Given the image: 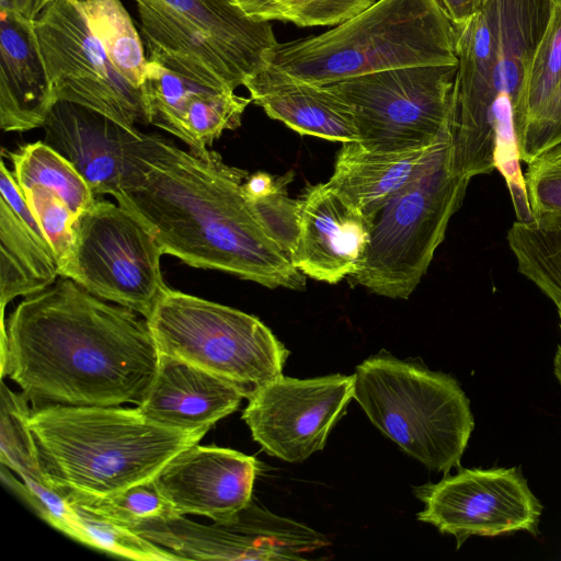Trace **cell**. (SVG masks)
<instances>
[{
    "label": "cell",
    "mask_w": 561,
    "mask_h": 561,
    "mask_svg": "<svg viewBox=\"0 0 561 561\" xmlns=\"http://www.w3.org/2000/svg\"><path fill=\"white\" fill-rule=\"evenodd\" d=\"M456 28L457 72L448 121L450 165L469 180L495 170L493 163L497 59L495 0Z\"/></svg>",
    "instance_id": "4fadbf2b"
},
{
    "label": "cell",
    "mask_w": 561,
    "mask_h": 561,
    "mask_svg": "<svg viewBox=\"0 0 561 561\" xmlns=\"http://www.w3.org/2000/svg\"><path fill=\"white\" fill-rule=\"evenodd\" d=\"M140 89L148 124L192 150L207 149L225 130L237 129L252 102L232 90L192 81L148 58Z\"/></svg>",
    "instance_id": "d6986e66"
},
{
    "label": "cell",
    "mask_w": 561,
    "mask_h": 561,
    "mask_svg": "<svg viewBox=\"0 0 561 561\" xmlns=\"http://www.w3.org/2000/svg\"><path fill=\"white\" fill-rule=\"evenodd\" d=\"M148 59L192 81L234 91L267 66L278 43L270 22L229 0H135Z\"/></svg>",
    "instance_id": "8992f818"
},
{
    "label": "cell",
    "mask_w": 561,
    "mask_h": 561,
    "mask_svg": "<svg viewBox=\"0 0 561 561\" xmlns=\"http://www.w3.org/2000/svg\"><path fill=\"white\" fill-rule=\"evenodd\" d=\"M520 152L512 112L496 114L494 123V168L501 173L510 191L517 221L534 219L520 168Z\"/></svg>",
    "instance_id": "836d02e7"
},
{
    "label": "cell",
    "mask_w": 561,
    "mask_h": 561,
    "mask_svg": "<svg viewBox=\"0 0 561 561\" xmlns=\"http://www.w3.org/2000/svg\"><path fill=\"white\" fill-rule=\"evenodd\" d=\"M33 23L57 101L89 107L128 126L148 125L141 89L112 65L75 0H53Z\"/></svg>",
    "instance_id": "8fae6325"
},
{
    "label": "cell",
    "mask_w": 561,
    "mask_h": 561,
    "mask_svg": "<svg viewBox=\"0 0 561 561\" xmlns=\"http://www.w3.org/2000/svg\"><path fill=\"white\" fill-rule=\"evenodd\" d=\"M248 172L209 148L182 149L148 134L113 196L150 230L163 254L270 288H305L306 276L244 191Z\"/></svg>",
    "instance_id": "6da1fadb"
},
{
    "label": "cell",
    "mask_w": 561,
    "mask_h": 561,
    "mask_svg": "<svg viewBox=\"0 0 561 561\" xmlns=\"http://www.w3.org/2000/svg\"><path fill=\"white\" fill-rule=\"evenodd\" d=\"M12 174L21 190L37 185L51 190L78 218L96 199L77 169L43 140L7 152Z\"/></svg>",
    "instance_id": "4316f807"
},
{
    "label": "cell",
    "mask_w": 561,
    "mask_h": 561,
    "mask_svg": "<svg viewBox=\"0 0 561 561\" xmlns=\"http://www.w3.org/2000/svg\"><path fill=\"white\" fill-rule=\"evenodd\" d=\"M21 191L47 238L60 270L71 253L78 218L62 198L51 190L34 185Z\"/></svg>",
    "instance_id": "d6a6232c"
},
{
    "label": "cell",
    "mask_w": 561,
    "mask_h": 561,
    "mask_svg": "<svg viewBox=\"0 0 561 561\" xmlns=\"http://www.w3.org/2000/svg\"><path fill=\"white\" fill-rule=\"evenodd\" d=\"M556 307H557V311L561 312V305H556Z\"/></svg>",
    "instance_id": "60d3db41"
},
{
    "label": "cell",
    "mask_w": 561,
    "mask_h": 561,
    "mask_svg": "<svg viewBox=\"0 0 561 561\" xmlns=\"http://www.w3.org/2000/svg\"><path fill=\"white\" fill-rule=\"evenodd\" d=\"M526 164L524 180L534 218L561 213V144Z\"/></svg>",
    "instance_id": "e575fe53"
},
{
    "label": "cell",
    "mask_w": 561,
    "mask_h": 561,
    "mask_svg": "<svg viewBox=\"0 0 561 561\" xmlns=\"http://www.w3.org/2000/svg\"><path fill=\"white\" fill-rule=\"evenodd\" d=\"M297 225L290 257L305 276L337 284L359 271L373 224L328 182L308 186L298 198Z\"/></svg>",
    "instance_id": "e0dca14e"
},
{
    "label": "cell",
    "mask_w": 561,
    "mask_h": 561,
    "mask_svg": "<svg viewBox=\"0 0 561 561\" xmlns=\"http://www.w3.org/2000/svg\"><path fill=\"white\" fill-rule=\"evenodd\" d=\"M456 65L373 72L327 85L352 108L358 141L369 150L433 145L448 129Z\"/></svg>",
    "instance_id": "30bf717a"
},
{
    "label": "cell",
    "mask_w": 561,
    "mask_h": 561,
    "mask_svg": "<svg viewBox=\"0 0 561 561\" xmlns=\"http://www.w3.org/2000/svg\"><path fill=\"white\" fill-rule=\"evenodd\" d=\"M254 21L291 22L297 26H335L375 0H229Z\"/></svg>",
    "instance_id": "f546056e"
},
{
    "label": "cell",
    "mask_w": 561,
    "mask_h": 561,
    "mask_svg": "<svg viewBox=\"0 0 561 561\" xmlns=\"http://www.w3.org/2000/svg\"><path fill=\"white\" fill-rule=\"evenodd\" d=\"M443 136L433 145L404 151H375L359 141L343 142L328 184L373 224L390 198L425 165Z\"/></svg>",
    "instance_id": "cb8c5ba5"
},
{
    "label": "cell",
    "mask_w": 561,
    "mask_h": 561,
    "mask_svg": "<svg viewBox=\"0 0 561 561\" xmlns=\"http://www.w3.org/2000/svg\"><path fill=\"white\" fill-rule=\"evenodd\" d=\"M517 141L520 160L525 163L561 144V80L539 114L517 137Z\"/></svg>",
    "instance_id": "d590c367"
},
{
    "label": "cell",
    "mask_w": 561,
    "mask_h": 561,
    "mask_svg": "<svg viewBox=\"0 0 561 561\" xmlns=\"http://www.w3.org/2000/svg\"><path fill=\"white\" fill-rule=\"evenodd\" d=\"M53 0H31L27 18L34 20L36 15Z\"/></svg>",
    "instance_id": "f35d334b"
},
{
    "label": "cell",
    "mask_w": 561,
    "mask_h": 561,
    "mask_svg": "<svg viewBox=\"0 0 561 561\" xmlns=\"http://www.w3.org/2000/svg\"><path fill=\"white\" fill-rule=\"evenodd\" d=\"M353 397V375L310 379L282 375L249 400L242 419L267 454L301 462L323 449Z\"/></svg>",
    "instance_id": "5bb4252c"
},
{
    "label": "cell",
    "mask_w": 561,
    "mask_h": 561,
    "mask_svg": "<svg viewBox=\"0 0 561 561\" xmlns=\"http://www.w3.org/2000/svg\"><path fill=\"white\" fill-rule=\"evenodd\" d=\"M470 181L451 169L447 130L420 172L375 217L364 262L352 276L356 284L388 298H409L444 241Z\"/></svg>",
    "instance_id": "52a82bcc"
},
{
    "label": "cell",
    "mask_w": 561,
    "mask_h": 561,
    "mask_svg": "<svg viewBox=\"0 0 561 561\" xmlns=\"http://www.w3.org/2000/svg\"><path fill=\"white\" fill-rule=\"evenodd\" d=\"M112 65L140 89L147 70L144 44L121 0H75Z\"/></svg>",
    "instance_id": "83f0119b"
},
{
    "label": "cell",
    "mask_w": 561,
    "mask_h": 561,
    "mask_svg": "<svg viewBox=\"0 0 561 561\" xmlns=\"http://www.w3.org/2000/svg\"><path fill=\"white\" fill-rule=\"evenodd\" d=\"M414 491L424 503L417 519L454 536L457 548L470 536L538 534L542 507L519 468L461 469Z\"/></svg>",
    "instance_id": "7c38bea8"
},
{
    "label": "cell",
    "mask_w": 561,
    "mask_h": 561,
    "mask_svg": "<svg viewBox=\"0 0 561 561\" xmlns=\"http://www.w3.org/2000/svg\"><path fill=\"white\" fill-rule=\"evenodd\" d=\"M253 103L300 135L358 141L351 106L327 85L301 82L267 66L243 84Z\"/></svg>",
    "instance_id": "603a6c76"
},
{
    "label": "cell",
    "mask_w": 561,
    "mask_h": 561,
    "mask_svg": "<svg viewBox=\"0 0 561 561\" xmlns=\"http://www.w3.org/2000/svg\"><path fill=\"white\" fill-rule=\"evenodd\" d=\"M159 364L147 319L59 276L1 318V376L32 409L144 401Z\"/></svg>",
    "instance_id": "7a4b0ae2"
},
{
    "label": "cell",
    "mask_w": 561,
    "mask_h": 561,
    "mask_svg": "<svg viewBox=\"0 0 561 561\" xmlns=\"http://www.w3.org/2000/svg\"><path fill=\"white\" fill-rule=\"evenodd\" d=\"M147 322L159 354L215 375L248 400L282 376L289 355L259 318L170 287Z\"/></svg>",
    "instance_id": "ba28073f"
},
{
    "label": "cell",
    "mask_w": 561,
    "mask_h": 561,
    "mask_svg": "<svg viewBox=\"0 0 561 561\" xmlns=\"http://www.w3.org/2000/svg\"><path fill=\"white\" fill-rule=\"evenodd\" d=\"M257 470L252 456L196 444L171 458L152 481L175 514L227 522L252 502Z\"/></svg>",
    "instance_id": "2e32d148"
},
{
    "label": "cell",
    "mask_w": 561,
    "mask_h": 561,
    "mask_svg": "<svg viewBox=\"0 0 561 561\" xmlns=\"http://www.w3.org/2000/svg\"><path fill=\"white\" fill-rule=\"evenodd\" d=\"M128 528L181 560H289L298 546L293 519L252 502L232 519L213 525L173 513Z\"/></svg>",
    "instance_id": "9a60e30c"
},
{
    "label": "cell",
    "mask_w": 561,
    "mask_h": 561,
    "mask_svg": "<svg viewBox=\"0 0 561 561\" xmlns=\"http://www.w3.org/2000/svg\"><path fill=\"white\" fill-rule=\"evenodd\" d=\"M456 64V28L438 0H378L320 35L278 44L267 57L268 68L318 85Z\"/></svg>",
    "instance_id": "277c9868"
},
{
    "label": "cell",
    "mask_w": 561,
    "mask_h": 561,
    "mask_svg": "<svg viewBox=\"0 0 561 561\" xmlns=\"http://www.w3.org/2000/svg\"><path fill=\"white\" fill-rule=\"evenodd\" d=\"M31 0H0V9L14 10L27 16Z\"/></svg>",
    "instance_id": "74e56055"
},
{
    "label": "cell",
    "mask_w": 561,
    "mask_h": 561,
    "mask_svg": "<svg viewBox=\"0 0 561 561\" xmlns=\"http://www.w3.org/2000/svg\"><path fill=\"white\" fill-rule=\"evenodd\" d=\"M558 316H559V320H560V330H561V312H558ZM553 371H554L557 379L561 383V341L558 345V348H557V352L554 355Z\"/></svg>",
    "instance_id": "ab89813d"
},
{
    "label": "cell",
    "mask_w": 561,
    "mask_h": 561,
    "mask_svg": "<svg viewBox=\"0 0 561 561\" xmlns=\"http://www.w3.org/2000/svg\"><path fill=\"white\" fill-rule=\"evenodd\" d=\"M67 501L75 514L76 540L133 560H181L169 550L156 546L129 528L101 516L79 503Z\"/></svg>",
    "instance_id": "4dcf8cb0"
},
{
    "label": "cell",
    "mask_w": 561,
    "mask_h": 561,
    "mask_svg": "<svg viewBox=\"0 0 561 561\" xmlns=\"http://www.w3.org/2000/svg\"><path fill=\"white\" fill-rule=\"evenodd\" d=\"M158 241L129 209L98 198L80 214L75 242L59 276L148 318L168 287Z\"/></svg>",
    "instance_id": "9c48e42d"
},
{
    "label": "cell",
    "mask_w": 561,
    "mask_h": 561,
    "mask_svg": "<svg viewBox=\"0 0 561 561\" xmlns=\"http://www.w3.org/2000/svg\"><path fill=\"white\" fill-rule=\"evenodd\" d=\"M485 1L486 0H438L455 27L469 21L483 7Z\"/></svg>",
    "instance_id": "8d00e7d4"
},
{
    "label": "cell",
    "mask_w": 561,
    "mask_h": 561,
    "mask_svg": "<svg viewBox=\"0 0 561 561\" xmlns=\"http://www.w3.org/2000/svg\"><path fill=\"white\" fill-rule=\"evenodd\" d=\"M57 98L32 19L0 9V127H42Z\"/></svg>",
    "instance_id": "ffe728a7"
},
{
    "label": "cell",
    "mask_w": 561,
    "mask_h": 561,
    "mask_svg": "<svg viewBox=\"0 0 561 561\" xmlns=\"http://www.w3.org/2000/svg\"><path fill=\"white\" fill-rule=\"evenodd\" d=\"M242 398L236 388L215 375L159 354L154 378L137 408L150 422L165 427L210 428L234 412Z\"/></svg>",
    "instance_id": "7402d4cb"
},
{
    "label": "cell",
    "mask_w": 561,
    "mask_h": 561,
    "mask_svg": "<svg viewBox=\"0 0 561 561\" xmlns=\"http://www.w3.org/2000/svg\"><path fill=\"white\" fill-rule=\"evenodd\" d=\"M43 141L65 157L99 196H114L148 134L89 107L57 101L44 125Z\"/></svg>",
    "instance_id": "ac0fdd59"
},
{
    "label": "cell",
    "mask_w": 561,
    "mask_h": 561,
    "mask_svg": "<svg viewBox=\"0 0 561 561\" xmlns=\"http://www.w3.org/2000/svg\"><path fill=\"white\" fill-rule=\"evenodd\" d=\"M64 496L127 528L145 519L165 517L174 513L152 480L105 496Z\"/></svg>",
    "instance_id": "1f68e13d"
},
{
    "label": "cell",
    "mask_w": 561,
    "mask_h": 561,
    "mask_svg": "<svg viewBox=\"0 0 561 561\" xmlns=\"http://www.w3.org/2000/svg\"><path fill=\"white\" fill-rule=\"evenodd\" d=\"M353 376V398L380 432L431 470L459 467L474 421L455 378L381 353Z\"/></svg>",
    "instance_id": "5b68a950"
},
{
    "label": "cell",
    "mask_w": 561,
    "mask_h": 561,
    "mask_svg": "<svg viewBox=\"0 0 561 561\" xmlns=\"http://www.w3.org/2000/svg\"><path fill=\"white\" fill-rule=\"evenodd\" d=\"M561 80V0H554L549 22L535 50L524 96L514 112L518 137L539 114Z\"/></svg>",
    "instance_id": "f1b7e54d"
},
{
    "label": "cell",
    "mask_w": 561,
    "mask_h": 561,
    "mask_svg": "<svg viewBox=\"0 0 561 561\" xmlns=\"http://www.w3.org/2000/svg\"><path fill=\"white\" fill-rule=\"evenodd\" d=\"M28 401L1 385V462L14 470L22 482L2 471V479L16 490L51 526L59 527L70 517V506L62 494L44 477L35 454L26 420Z\"/></svg>",
    "instance_id": "d4e9b609"
},
{
    "label": "cell",
    "mask_w": 561,
    "mask_h": 561,
    "mask_svg": "<svg viewBox=\"0 0 561 561\" xmlns=\"http://www.w3.org/2000/svg\"><path fill=\"white\" fill-rule=\"evenodd\" d=\"M59 277L56 255L3 159L0 163V305L27 297Z\"/></svg>",
    "instance_id": "44dd1931"
},
{
    "label": "cell",
    "mask_w": 561,
    "mask_h": 561,
    "mask_svg": "<svg viewBox=\"0 0 561 561\" xmlns=\"http://www.w3.org/2000/svg\"><path fill=\"white\" fill-rule=\"evenodd\" d=\"M507 244L517 271L554 305H561V213L515 221Z\"/></svg>",
    "instance_id": "484cf974"
},
{
    "label": "cell",
    "mask_w": 561,
    "mask_h": 561,
    "mask_svg": "<svg viewBox=\"0 0 561 561\" xmlns=\"http://www.w3.org/2000/svg\"><path fill=\"white\" fill-rule=\"evenodd\" d=\"M39 468L62 495L105 496L150 481L210 430L150 422L138 408L45 404L26 420Z\"/></svg>",
    "instance_id": "3957f363"
}]
</instances>
